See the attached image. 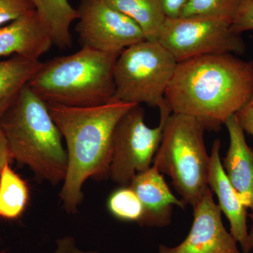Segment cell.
Returning a JSON list of instances; mask_svg holds the SVG:
<instances>
[{"mask_svg":"<svg viewBox=\"0 0 253 253\" xmlns=\"http://www.w3.org/2000/svg\"><path fill=\"white\" fill-rule=\"evenodd\" d=\"M253 94V62L232 54L196 56L177 63L165 99L172 113L218 130Z\"/></svg>","mask_w":253,"mask_h":253,"instance_id":"obj_1","label":"cell"},{"mask_svg":"<svg viewBox=\"0 0 253 253\" xmlns=\"http://www.w3.org/2000/svg\"><path fill=\"white\" fill-rule=\"evenodd\" d=\"M135 105L111 101L91 107L48 106L66 144L67 172L60 197L68 212H77L82 188L89 178L109 175L115 128Z\"/></svg>","mask_w":253,"mask_h":253,"instance_id":"obj_2","label":"cell"},{"mask_svg":"<svg viewBox=\"0 0 253 253\" xmlns=\"http://www.w3.org/2000/svg\"><path fill=\"white\" fill-rule=\"evenodd\" d=\"M0 124L12 160L53 185L64 180L68 158L63 136L48 105L28 84L0 119Z\"/></svg>","mask_w":253,"mask_h":253,"instance_id":"obj_3","label":"cell"},{"mask_svg":"<svg viewBox=\"0 0 253 253\" xmlns=\"http://www.w3.org/2000/svg\"><path fill=\"white\" fill-rule=\"evenodd\" d=\"M118 54L82 47L42 63L28 85L48 106L91 107L111 102Z\"/></svg>","mask_w":253,"mask_h":253,"instance_id":"obj_4","label":"cell"},{"mask_svg":"<svg viewBox=\"0 0 253 253\" xmlns=\"http://www.w3.org/2000/svg\"><path fill=\"white\" fill-rule=\"evenodd\" d=\"M206 128L196 118L172 113L166 120L154 165L172 179L186 205L195 207L208 188L210 156L206 149Z\"/></svg>","mask_w":253,"mask_h":253,"instance_id":"obj_5","label":"cell"},{"mask_svg":"<svg viewBox=\"0 0 253 253\" xmlns=\"http://www.w3.org/2000/svg\"><path fill=\"white\" fill-rule=\"evenodd\" d=\"M177 61L157 41H144L126 48L114 70L115 93L111 101L170 111L165 99Z\"/></svg>","mask_w":253,"mask_h":253,"instance_id":"obj_6","label":"cell"},{"mask_svg":"<svg viewBox=\"0 0 253 253\" xmlns=\"http://www.w3.org/2000/svg\"><path fill=\"white\" fill-rule=\"evenodd\" d=\"M232 21L213 15L166 18L157 41L177 63L204 55L244 54L246 44Z\"/></svg>","mask_w":253,"mask_h":253,"instance_id":"obj_7","label":"cell"},{"mask_svg":"<svg viewBox=\"0 0 253 253\" xmlns=\"http://www.w3.org/2000/svg\"><path fill=\"white\" fill-rule=\"evenodd\" d=\"M166 121L160 120L158 126L149 127L139 105L133 106L121 118L113 136L109 175L113 182L129 186L136 174L151 167Z\"/></svg>","mask_w":253,"mask_h":253,"instance_id":"obj_8","label":"cell"},{"mask_svg":"<svg viewBox=\"0 0 253 253\" xmlns=\"http://www.w3.org/2000/svg\"><path fill=\"white\" fill-rule=\"evenodd\" d=\"M76 32L82 47L120 55L146 40L140 27L106 0H82L78 7Z\"/></svg>","mask_w":253,"mask_h":253,"instance_id":"obj_9","label":"cell"},{"mask_svg":"<svg viewBox=\"0 0 253 253\" xmlns=\"http://www.w3.org/2000/svg\"><path fill=\"white\" fill-rule=\"evenodd\" d=\"M221 213L208 186L194 208V221L186 239L174 247L160 245L158 253H242L224 227Z\"/></svg>","mask_w":253,"mask_h":253,"instance_id":"obj_10","label":"cell"},{"mask_svg":"<svg viewBox=\"0 0 253 253\" xmlns=\"http://www.w3.org/2000/svg\"><path fill=\"white\" fill-rule=\"evenodd\" d=\"M220 149L221 141L216 139L213 143L210 155L208 185L217 196L218 206L229 220L231 235L241 246L243 253H251L247 226V208L243 204L226 176L221 162Z\"/></svg>","mask_w":253,"mask_h":253,"instance_id":"obj_11","label":"cell"},{"mask_svg":"<svg viewBox=\"0 0 253 253\" xmlns=\"http://www.w3.org/2000/svg\"><path fill=\"white\" fill-rule=\"evenodd\" d=\"M52 44L51 35L36 9L0 26V57L13 55L40 61Z\"/></svg>","mask_w":253,"mask_h":253,"instance_id":"obj_12","label":"cell"},{"mask_svg":"<svg viewBox=\"0 0 253 253\" xmlns=\"http://www.w3.org/2000/svg\"><path fill=\"white\" fill-rule=\"evenodd\" d=\"M142 204L141 226L163 227L170 224L174 206L184 209L186 204L175 197L161 172L151 166L134 176L129 185Z\"/></svg>","mask_w":253,"mask_h":253,"instance_id":"obj_13","label":"cell"},{"mask_svg":"<svg viewBox=\"0 0 253 253\" xmlns=\"http://www.w3.org/2000/svg\"><path fill=\"white\" fill-rule=\"evenodd\" d=\"M229 146L222 166L228 179L247 208L253 206V149L246 142L244 131L235 115L225 123Z\"/></svg>","mask_w":253,"mask_h":253,"instance_id":"obj_14","label":"cell"},{"mask_svg":"<svg viewBox=\"0 0 253 253\" xmlns=\"http://www.w3.org/2000/svg\"><path fill=\"white\" fill-rule=\"evenodd\" d=\"M36 60L14 56L0 61V119L41 67Z\"/></svg>","mask_w":253,"mask_h":253,"instance_id":"obj_15","label":"cell"},{"mask_svg":"<svg viewBox=\"0 0 253 253\" xmlns=\"http://www.w3.org/2000/svg\"><path fill=\"white\" fill-rule=\"evenodd\" d=\"M33 2L54 44L60 49L69 48L72 44L71 25L78 20V9L69 0H33Z\"/></svg>","mask_w":253,"mask_h":253,"instance_id":"obj_16","label":"cell"},{"mask_svg":"<svg viewBox=\"0 0 253 253\" xmlns=\"http://www.w3.org/2000/svg\"><path fill=\"white\" fill-rule=\"evenodd\" d=\"M118 11L131 18L148 41H157L166 15L160 0H106Z\"/></svg>","mask_w":253,"mask_h":253,"instance_id":"obj_17","label":"cell"},{"mask_svg":"<svg viewBox=\"0 0 253 253\" xmlns=\"http://www.w3.org/2000/svg\"><path fill=\"white\" fill-rule=\"evenodd\" d=\"M27 183L6 163L0 174V219L21 217L29 201Z\"/></svg>","mask_w":253,"mask_h":253,"instance_id":"obj_18","label":"cell"},{"mask_svg":"<svg viewBox=\"0 0 253 253\" xmlns=\"http://www.w3.org/2000/svg\"><path fill=\"white\" fill-rule=\"evenodd\" d=\"M107 206L110 212L120 220L139 224L142 219V204L129 186H121L113 191L108 199Z\"/></svg>","mask_w":253,"mask_h":253,"instance_id":"obj_19","label":"cell"},{"mask_svg":"<svg viewBox=\"0 0 253 253\" xmlns=\"http://www.w3.org/2000/svg\"><path fill=\"white\" fill-rule=\"evenodd\" d=\"M246 0H187L180 16L213 15L234 21Z\"/></svg>","mask_w":253,"mask_h":253,"instance_id":"obj_20","label":"cell"},{"mask_svg":"<svg viewBox=\"0 0 253 253\" xmlns=\"http://www.w3.org/2000/svg\"><path fill=\"white\" fill-rule=\"evenodd\" d=\"M35 9L33 0H0V26L7 24Z\"/></svg>","mask_w":253,"mask_h":253,"instance_id":"obj_21","label":"cell"},{"mask_svg":"<svg viewBox=\"0 0 253 253\" xmlns=\"http://www.w3.org/2000/svg\"><path fill=\"white\" fill-rule=\"evenodd\" d=\"M234 33L241 35L243 32L253 30V0H246L239 14L231 25Z\"/></svg>","mask_w":253,"mask_h":253,"instance_id":"obj_22","label":"cell"},{"mask_svg":"<svg viewBox=\"0 0 253 253\" xmlns=\"http://www.w3.org/2000/svg\"><path fill=\"white\" fill-rule=\"evenodd\" d=\"M235 116L243 130L251 134L253 138V94Z\"/></svg>","mask_w":253,"mask_h":253,"instance_id":"obj_23","label":"cell"},{"mask_svg":"<svg viewBox=\"0 0 253 253\" xmlns=\"http://www.w3.org/2000/svg\"><path fill=\"white\" fill-rule=\"evenodd\" d=\"M163 11L168 18H176L180 16L181 11L187 0H160Z\"/></svg>","mask_w":253,"mask_h":253,"instance_id":"obj_24","label":"cell"},{"mask_svg":"<svg viewBox=\"0 0 253 253\" xmlns=\"http://www.w3.org/2000/svg\"><path fill=\"white\" fill-rule=\"evenodd\" d=\"M54 253H98L96 252H84L78 249L76 241L71 236H65L56 241Z\"/></svg>","mask_w":253,"mask_h":253,"instance_id":"obj_25","label":"cell"},{"mask_svg":"<svg viewBox=\"0 0 253 253\" xmlns=\"http://www.w3.org/2000/svg\"><path fill=\"white\" fill-rule=\"evenodd\" d=\"M11 154H10L9 146H8L7 141L4 134V131L1 128L0 124V174H1V169L4 168L6 163L11 162Z\"/></svg>","mask_w":253,"mask_h":253,"instance_id":"obj_26","label":"cell"},{"mask_svg":"<svg viewBox=\"0 0 253 253\" xmlns=\"http://www.w3.org/2000/svg\"><path fill=\"white\" fill-rule=\"evenodd\" d=\"M251 213L250 214V217L252 220L253 224L251 226V230L249 231V243L250 249H251V252L253 253V206L251 208Z\"/></svg>","mask_w":253,"mask_h":253,"instance_id":"obj_27","label":"cell"}]
</instances>
